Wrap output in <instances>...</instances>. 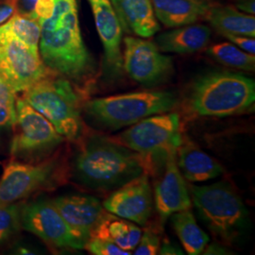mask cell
Instances as JSON below:
<instances>
[{
	"instance_id": "obj_1",
	"label": "cell",
	"mask_w": 255,
	"mask_h": 255,
	"mask_svg": "<svg viewBox=\"0 0 255 255\" xmlns=\"http://www.w3.org/2000/svg\"><path fill=\"white\" fill-rule=\"evenodd\" d=\"M39 54L48 69L74 83L91 81L95 61L82 39L76 0H54L50 17L40 21Z\"/></svg>"
},
{
	"instance_id": "obj_2",
	"label": "cell",
	"mask_w": 255,
	"mask_h": 255,
	"mask_svg": "<svg viewBox=\"0 0 255 255\" xmlns=\"http://www.w3.org/2000/svg\"><path fill=\"white\" fill-rule=\"evenodd\" d=\"M146 167L147 163L138 153L101 136L92 137L74 162L78 180L101 190L119 188L145 173Z\"/></svg>"
},
{
	"instance_id": "obj_3",
	"label": "cell",
	"mask_w": 255,
	"mask_h": 255,
	"mask_svg": "<svg viewBox=\"0 0 255 255\" xmlns=\"http://www.w3.org/2000/svg\"><path fill=\"white\" fill-rule=\"evenodd\" d=\"M187 107L199 117L226 118L255 107V82L242 74L215 71L192 83Z\"/></svg>"
},
{
	"instance_id": "obj_4",
	"label": "cell",
	"mask_w": 255,
	"mask_h": 255,
	"mask_svg": "<svg viewBox=\"0 0 255 255\" xmlns=\"http://www.w3.org/2000/svg\"><path fill=\"white\" fill-rule=\"evenodd\" d=\"M23 93L22 99L42 114L62 136L70 141L80 137L82 101L69 80L51 73Z\"/></svg>"
},
{
	"instance_id": "obj_5",
	"label": "cell",
	"mask_w": 255,
	"mask_h": 255,
	"mask_svg": "<svg viewBox=\"0 0 255 255\" xmlns=\"http://www.w3.org/2000/svg\"><path fill=\"white\" fill-rule=\"evenodd\" d=\"M176 104L177 98L171 92H133L92 100L85 104V111L102 126L118 129L167 113Z\"/></svg>"
},
{
	"instance_id": "obj_6",
	"label": "cell",
	"mask_w": 255,
	"mask_h": 255,
	"mask_svg": "<svg viewBox=\"0 0 255 255\" xmlns=\"http://www.w3.org/2000/svg\"><path fill=\"white\" fill-rule=\"evenodd\" d=\"M191 201L208 228L229 240L237 235L246 221V207L235 189L227 182L189 186Z\"/></svg>"
},
{
	"instance_id": "obj_7",
	"label": "cell",
	"mask_w": 255,
	"mask_h": 255,
	"mask_svg": "<svg viewBox=\"0 0 255 255\" xmlns=\"http://www.w3.org/2000/svg\"><path fill=\"white\" fill-rule=\"evenodd\" d=\"M180 118L176 113L158 114L142 119L119 135L121 145L140 155L147 164L151 159L166 160L168 152L182 142Z\"/></svg>"
},
{
	"instance_id": "obj_8",
	"label": "cell",
	"mask_w": 255,
	"mask_h": 255,
	"mask_svg": "<svg viewBox=\"0 0 255 255\" xmlns=\"http://www.w3.org/2000/svg\"><path fill=\"white\" fill-rule=\"evenodd\" d=\"M13 128L10 154L15 159L35 158L52 150L64 139L42 114L23 99L16 101Z\"/></svg>"
},
{
	"instance_id": "obj_9",
	"label": "cell",
	"mask_w": 255,
	"mask_h": 255,
	"mask_svg": "<svg viewBox=\"0 0 255 255\" xmlns=\"http://www.w3.org/2000/svg\"><path fill=\"white\" fill-rule=\"evenodd\" d=\"M51 73L39 53L0 26V77L13 91H26Z\"/></svg>"
},
{
	"instance_id": "obj_10",
	"label": "cell",
	"mask_w": 255,
	"mask_h": 255,
	"mask_svg": "<svg viewBox=\"0 0 255 255\" xmlns=\"http://www.w3.org/2000/svg\"><path fill=\"white\" fill-rule=\"evenodd\" d=\"M21 228L56 248L84 249V243L74 235L52 201L39 200L22 204Z\"/></svg>"
},
{
	"instance_id": "obj_11",
	"label": "cell",
	"mask_w": 255,
	"mask_h": 255,
	"mask_svg": "<svg viewBox=\"0 0 255 255\" xmlns=\"http://www.w3.org/2000/svg\"><path fill=\"white\" fill-rule=\"evenodd\" d=\"M124 46L123 68L138 83L152 87L173 73L172 58L161 53L154 43L128 36L124 39Z\"/></svg>"
},
{
	"instance_id": "obj_12",
	"label": "cell",
	"mask_w": 255,
	"mask_h": 255,
	"mask_svg": "<svg viewBox=\"0 0 255 255\" xmlns=\"http://www.w3.org/2000/svg\"><path fill=\"white\" fill-rule=\"evenodd\" d=\"M59 169L56 159L35 164L10 162L0 179V204L18 202L48 186L54 182Z\"/></svg>"
},
{
	"instance_id": "obj_13",
	"label": "cell",
	"mask_w": 255,
	"mask_h": 255,
	"mask_svg": "<svg viewBox=\"0 0 255 255\" xmlns=\"http://www.w3.org/2000/svg\"><path fill=\"white\" fill-rule=\"evenodd\" d=\"M153 193L147 174H141L114 192L103 207L111 214L145 226L153 210Z\"/></svg>"
},
{
	"instance_id": "obj_14",
	"label": "cell",
	"mask_w": 255,
	"mask_h": 255,
	"mask_svg": "<svg viewBox=\"0 0 255 255\" xmlns=\"http://www.w3.org/2000/svg\"><path fill=\"white\" fill-rule=\"evenodd\" d=\"M52 201L74 235L85 246L106 213L101 201L88 195H65Z\"/></svg>"
},
{
	"instance_id": "obj_15",
	"label": "cell",
	"mask_w": 255,
	"mask_h": 255,
	"mask_svg": "<svg viewBox=\"0 0 255 255\" xmlns=\"http://www.w3.org/2000/svg\"><path fill=\"white\" fill-rule=\"evenodd\" d=\"M88 2L104 47L106 73L111 77H116L123 69L122 27L111 0H88Z\"/></svg>"
},
{
	"instance_id": "obj_16",
	"label": "cell",
	"mask_w": 255,
	"mask_h": 255,
	"mask_svg": "<svg viewBox=\"0 0 255 255\" xmlns=\"http://www.w3.org/2000/svg\"><path fill=\"white\" fill-rule=\"evenodd\" d=\"M176 152L177 149L168 152L164 176L155 187V209L163 220L169 218L174 213L191 208V197L177 164Z\"/></svg>"
},
{
	"instance_id": "obj_17",
	"label": "cell",
	"mask_w": 255,
	"mask_h": 255,
	"mask_svg": "<svg viewBox=\"0 0 255 255\" xmlns=\"http://www.w3.org/2000/svg\"><path fill=\"white\" fill-rule=\"evenodd\" d=\"M122 30L149 38L160 30L150 0H111Z\"/></svg>"
},
{
	"instance_id": "obj_18",
	"label": "cell",
	"mask_w": 255,
	"mask_h": 255,
	"mask_svg": "<svg viewBox=\"0 0 255 255\" xmlns=\"http://www.w3.org/2000/svg\"><path fill=\"white\" fill-rule=\"evenodd\" d=\"M176 158L181 172L190 182H207L223 173V167L218 161L189 140L182 139Z\"/></svg>"
},
{
	"instance_id": "obj_19",
	"label": "cell",
	"mask_w": 255,
	"mask_h": 255,
	"mask_svg": "<svg viewBox=\"0 0 255 255\" xmlns=\"http://www.w3.org/2000/svg\"><path fill=\"white\" fill-rule=\"evenodd\" d=\"M211 29L201 24H191L161 33L156 38V44L163 52L177 54H192L208 45Z\"/></svg>"
},
{
	"instance_id": "obj_20",
	"label": "cell",
	"mask_w": 255,
	"mask_h": 255,
	"mask_svg": "<svg viewBox=\"0 0 255 255\" xmlns=\"http://www.w3.org/2000/svg\"><path fill=\"white\" fill-rule=\"evenodd\" d=\"M155 16L164 26L178 27L205 18L209 8L202 0H150Z\"/></svg>"
},
{
	"instance_id": "obj_21",
	"label": "cell",
	"mask_w": 255,
	"mask_h": 255,
	"mask_svg": "<svg viewBox=\"0 0 255 255\" xmlns=\"http://www.w3.org/2000/svg\"><path fill=\"white\" fill-rule=\"evenodd\" d=\"M142 236V231L133 222L105 213L90 237L108 239L119 248L132 252ZM89 237V238H90Z\"/></svg>"
},
{
	"instance_id": "obj_22",
	"label": "cell",
	"mask_w": 255,
	"mask_h": 255,
	"mask_svg": "<svg viewBox=\"0 0 255 255\" xmlns=\"http://www.w3.org/2000/svg\"><path fill=\"white\" fill-rule=\"evenodd\" d=\"M205 18L219 32L255 36V17L230 6H209Z\"/></svg>"
},
{
	"instance_id": "obj_23",
	"label": "cell",
	"mask_w": 255,
	"mask_h": 255,
	"mask_svg": "<svg viewBox=\"0 0 255 255\" xmlns=\"http://www.w3.org/2000/svg\"><path fill=\"white\" fill-rule=\"evenodd\" d=\"M171 216L174 230L186 254L189 255L202 254L209 243V237L199 226L190 209L174 213Z\"/></svg>"
},
{
	"instance_id": "obj_24",
	"label": "cell",
	"mask_w": 255,
	"mask_h": 255,
	"mask_svg": "<svg viewBox=\"0 0 255 255\" xmlns=\"http://www.w3.org/2000/svg\"><path fill=\"white\" fill-rule=\"evenodd\" d=\"M207 54L220 64L245 71H255V55L250 54L230 43H219L210 46Z\"/></svg>"
},
{
	"instance_id": "obj_25",
	"label": "cell",
	"mask_w": 255,
	"mask_h": 255,
	"mask_svg": "<svg viewBox=\"0 0 255 255\" xmlns=\"http://www.w3.org/2000/svg\"><path fill=\"white\" fill-rule=\"evenodd\" d=\"M2 26L34 52L39 53L41 24L38 20L14 14Z\"/></svg>"
},
{
	"instance_id": "obj_26",
	"label": "cell",
	"mask_w": 255,
	"mask_h": 255,
	"mask_svg": "<svg viewBox=\"0 0 255 255\" xmlns=\"http://www.w3.org/2000/svg\"><path fill=\"white\" fill-rule=\"evenodd\" d=\"M9 84L0 77V131L13 128L16 119V97Z\"/></svg>"
},
{
	"instance_id": "obj_27",
	"label": "cell",
	"mask_w": 255,
	"mask_h": 255,
	"mask_svg": "<svg viewBox=\"0 0 255 255\" xmlns=\"http://www.w3.org/2000/svg\"><path fill=\"white\" fill-rule=\"evenodd\" d=\"M21 206L22 204L18 202L0 204V245L21 229Z\"/></svg>"
},
{
	"instance_id": "obj_28",
	"label": "cell",
	"mask_w": 255,
	"mask_h": 255,
	"mask_svg": "<svg viewBox=\"0 0 255 255\" xmlns=\"http://www.w3.org/2000/svg\"><path fill=\"white\" fill-rule=\"evenodd\" d=\"M54 0H16L15 14L36 19L39 22L50 17Z\"/></svg>"
},
{
	"instance_id": "obj_29",
	"label": "cell",
	"mask_w": 255,
	"mask_h": 255,
	"mask_svg": "<svg viewBox=\"0 0 255 255\" xmlns=\"http://www.w3.org/2000/svg\"><path fill=\"white\" fill-rule=\"evenodd\" d=\"M84 249L95 255H131V252L125 251L108 239L100 237H90L86 242Z\"/></svg>"
},
{
	"instance_id": "obj_30",
	"label": "cell",
	"mask_w": 255,
	"mask_h": 255,
	"mask_svg": "<svg viewBox=\"0 0 255 255\" xmlns=\"http://www.w3.org/2000/svg\"><path fill=\"white\" fill-rule=\"evenodd\" d=\"M161 248V238L150 229H147L140 237L134 249L135 255H155L159 254Z\"/></svg>"
},
{
	"instance_id": "obj_31",
	"label": "cell",
	"mask_w": 255,
	"mask_h": 255,
	"mask_svg": "<svg viewBox=\"0 0 255 255\" xmlns=\"http://www.w3.org/2000/svg\"><path fill=\"white\" fill-rule=\"evenodd\" d=\"M222 35L230 40L234 45H236L240 49L246 51L250 54L255 55V37L236 35L231 33H222Z\"/></svg>"
},
{
	"instance_id": "obj_32",
	"label": "cell",
	"mask_w": 255,
	"mask_h": 255,
	"mask_svg": "<svg viewBox=\"0 0 255 255\" xmlns=\"http://www.w3.org/2000/svg\"><path fill=\"white\" fill-rule=\"evenodd\" d=\"M15 14V0H0V26Z\"/></svg>"
},
{
	"instance_id": "obj_33",
	"label": "cell",
	"mask_w": 255,
	"mask_h": 255,
	"mask_svg": "<svg viewBox=\"0 0 255 255\" xmlns=\"http://www.w3.org/2000/svg\"><path fill=\"white\" fill-rule=\"evenodd\" d=\"M237 9L245 11L249 14L255 15V0H235Z\"/></svg>"
},
{
	"instance_id": "obj_34",
	"label": "cell",
	"mask_w": 255,
	"mask_h": 255,
	"mask_svg": "<svg viewBox=\"0 0 255 255\" xmlns=\"http://www.w3.org/2000/svg\"><path fill=\"white\" fill-rule=\"evenodd\" d=\"M161 245L162 248H160V251H159L160 255H182L183 254L179 248L174 246L172 243H170L167 240H164L163 244Z\"/></svg>"
},
{
	"instance_id": "obj_35",
	"label": "cell",
	"mask_w": 255,
	"mask_h": 255,
	"mask_svg": "<svg viewBox=\"0 0 255 255\" xmlns=\"http://www.w3.org/2000/svg\"><path fill=\"white\" fill-rule=\"evenodd\" d=\"M15 2H16V0H15Z\"/></svg>"
}]
</instances>
